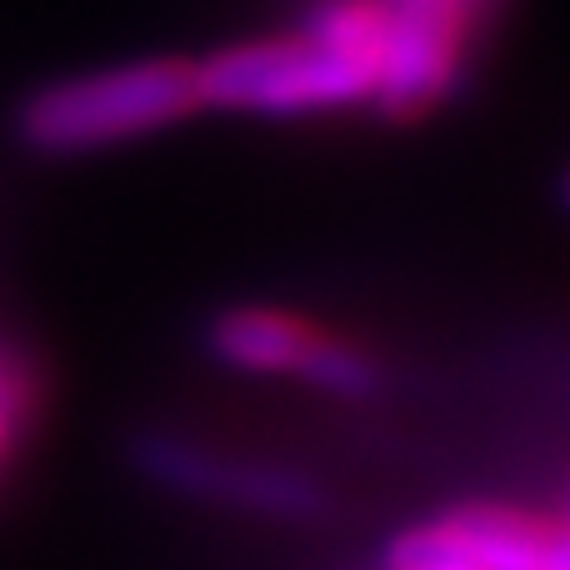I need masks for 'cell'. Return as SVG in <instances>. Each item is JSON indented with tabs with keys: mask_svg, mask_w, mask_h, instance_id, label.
I'll return each mask as SVG.
<instances>
[{
	"mask_svg": "<svg viewBox=\"0 0 570 570\" xmlns=\"http://www.w3.org/2000/svg\"><path fill=\"white\" fill-rule=\"evenodd\" d=\"M566 196H570V180H566Z\"/></svg>",
	"mask_w": 570,
	"mask_h": 570,
	"instance_id": "ba28073f",
	"label": "cell"
},
{
	"mask_svg": "<svg viewBox=\"0 0 570 570\" xmlns=\"http://www.w3.org/2000/svg\"><path fill=\"white\" fill-rule=\"evenodd\" d=\"M566 515H570V495H566Z\"/></svg>",
	"mask_w": 570,
	"mask_h": 570,
	"instance_id": "52a82bcc",
	"label": "cell"
},
{
	"mask_svg": "<svg viewBox=\"0 0 570 570\" xmlns=\"http://www.w3.org/2000/svg\"><path fill=\"white\" fill-rule=\"evenodd\" d=\"M445 556L471 570H570V515H535L521 505H461L401 531L385 561Z\"/></svg>",
	"mask_w": 570,
	"mask_h": 570,
	"instance_id": "5b68a950",
	"label": "cell"
},
{
	"mask_svg": "<svg viewBox=\"0 0 570 570\" xmlns=\"http://www.w3.org/2000/svg\"><path fill=\"white\" fill-rule=\"evenodd\" d=\"M200 110L196 60L156 56L126 60L90 76H70L36 90L20 106L16 130L40 156H86V150L126 146L156 136Z\"/></svg>",
	"mask_w": 570,
	"mask_h": 570,
	"instance_id": "7a4b0ae2",
	"label": "cell"
},
{
	"mask_svg": "<svg viewBox=\"0 0 570 570\" xmlns=\"http://www.w3.org/2000/svg\"><path fill=\"white\" fill-rule=\"evenodd\" d=\"M26 415H30V375H26V365L0 345V461L20 445Z\"/></svg>",
	"mask_w": 570,
	"mask_h": 570,
	"instance_id": "8992f818",
	"label": "cell"
},
{
	"mask_svg": "<svg viewBox=\"0 0 570 570\" xmlns=\"http://www.w3.org/2000/svg\"><path fill=\"white\" fill-rule=\"evenodd\" d=\"M391 16L385 0H315L295 30L240 40L196 60L200 106L315 116L375 100Z\"/></svg>",
	"mask_w": 570,
	"mask_h": 570,
	"instance_id": "6da1fadb",
	"label": "cell"
},
{
	"mask_svg": "<svg viewBox=\"0 0 570 570\" xmlns=\"http://www.w3.org/2000/svg\"><path fill=\"white\" fill-rule=\"evenodd\" d=\"M140 465H146L150 481L170 485V491L236 505V511L285 515V521H311V515L331 511L325 485L311 481L305 471H291L276 461H246V455H220L210 445L190 441V435H146Z\"/></svg>",
	"mask_w": 570,
	"mask_h": 570,
	"instance_id": "277c9868",
	"label": "cell"
},
{
	"mask_svg": "<svg viewBox=\"0 0 570 570\" xmlns=\"http://www.w3.org/2000/svg\"><path fill=\"white\" fill-rule=\"evenodd\" d=\"M210 355L230 371L250 375H295L315 391L365 401L381 391V361L365 345L331 335L325 325L305 321L281 305H236L210 321Z\"/></svg>",
	"mask_w": 570,
	"mask_h": 570,
	"instance_id": "3957f363",
	"label": "cell"
}]
</instances>
